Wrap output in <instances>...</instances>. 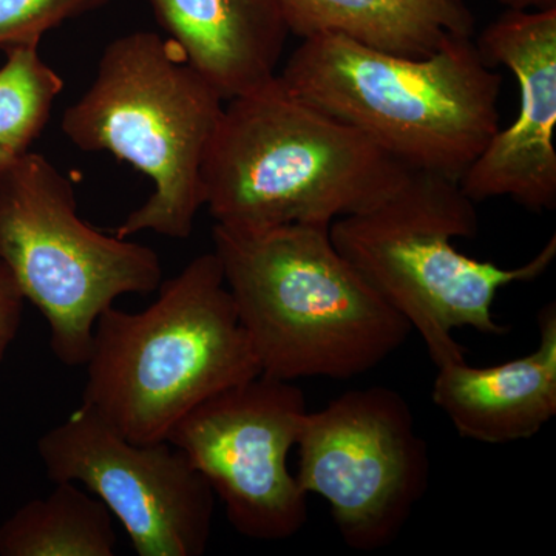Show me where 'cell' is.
<instances>
[{
    "mask_svg": "<svg viewBox=\"0 0 556 556\" xmlns=\"http://www.w3.org/2000/svg\"><path fill=\"white\" fill-rule=\"evenodd\" d=\"M212 240L263 375L353 379L378 368L413 331L340 254L328 225H215Z\"/></svg>",
    "mask_w": 556,
    "mask_h": 556,
    "instance_id": "obj_1",
    "label": "cell"
},
{
    "mask_svg": "<svg viewBox=\"0 0 556 556\" xmlns=\"http://www.w3.org/2000/svg\"><path fill=\"white\" fill-rule=\"evenodd\" d=\"M409 169L276 76L225 102L203 164L215 225H328L390 195Z\"/></svg>",
    "mask_w": 556,
    "mask_h": 556,
    "instance_id": "obj_2",
    "label": "cell"
},
{
    "mask_svg": "<svg viewBox=\"0 0 556 556\" xmlns=\"http://www.w3.org/2000/svg\"><path fill=\"white\" fill-rule=\"evenodd\" d=\"M278 76L409 170L459 181L500 129L503 78L473 38L408 58L321 33L302 39Z\"/></svg>",
    "mask_w": 556,
    "mask_h": 556,
    "instance_id": "obj_3",
    "label": "cell"
},
{
    "mask_svg": "<svg viewBox=\"0 0 556 556\" xmlns=\"http://www.w3.org/2000/svg\"><path fill=\"white\" fill-rule=\"evenodd\" d=\"M139 311L105 309L94 325L83 405L129 441H166L208 397L262 375L215 252L161 281Z\"/></svg>",
    "mask_w": 556,
    "mask_h": 556,
    "instance_id": "obj_4",
    "label": "cell"
},
{
    "mask_svg": "<svg viewBox=\"0 0 556 556\" xmlns=\"http://www.w3.org/2000/svg\"><path fill=\"white\" fill-rule=\"evenodd\" d=\"M478 226L477 203L457 179L409 170L380 203L331 223L329 236L369 287L419 332L439 368L466 361L456 329L510 332L493 313L497 292L538 280L556 257V236L518 268L467 257L455 240L477 236Z\"/></svg>",
    "mask_w": 556,
    "mask_h": 556,
    "instance_id": "obj_5",
    "label": "cell"
},
{
    "mask_svg": "<svg viewBox=\"0 0 556 556\" xmlns=\"http://www.w3.org/2000/svg\"><path fill=\"white\" fill-rule=\"evenodd\" d=\"M225 100L159 33L121 36L102 51L86 93L61 130L84 152H109L142 172L153 190L116 229L119 239L192 233L203 200V164Z\"/></svg>",
    "mask_w": 556,
    "mask_h": 556,
    "instance_id": "obj_6",
    "label": "cell"
},
{
    "mask_svg": "<svg viewBox=\"0 0 556 556\" xmlns=\"http://www.w3.org/2000/svg\"><path fill=\"white\" fill-rule=\"evenodd\" d=\"M0 260L46 317L51 351L67 367H84L94 325L116 299L163 281L153 249L87 225L72 182L30 150L0 172Z\"/></svg>",
    "mask_w": 556,
    "mask_h": 556,
    "instance_id": "obj_7",
    "label": "cell"
},
{
    "mask_svg": "<svg viewBox=\"0 0 556 556\" xmlns=\"http://www.w3.org/2000/svg\"><path fill=\"white\" fill-rule=\"evenodd\" d=\"M295 448L299 485L327 501L353 551L391 546L428 492V444L393 388H357L308 412Z\"/></svg>",
    "mask_w": 556,
    "mask_h": 556,
    "instance_id": "obj_8",
    "label": "cell"
},
{
    "mask_svg": "<svg viewBox=\"0 0 556 556\" xmlns=\"http://www.w3.org/2000/svg\"><path fill=\"white\" fill-rule=\"evenodd\" d=\"M308 412L298 386L262 372L193 408L166 441L206 478L236 532L285 541L308 521V495L288 467Z\"/></svg>",
    "mask_w": 556,
    "mask_h": 556,
    "instance_id": "obj_9",
    "label": "cell"
},
{
    "mask_svg": "<svg viewBox=\"0 0 556 556\" xmlns=\"http://www.w3.org/2000/svg\"><path fill=\"white\" fill-rule=\"evenodd\" d=\"M47 477L98 497L139 556H201L211 541L215 493L169 441H129L80 404L38 442Z\"/></svg>",
    "mask_w": 556,
    "mask_h": 556,
    "instance_id": "obj_10",
    "label": "cell"
},
{
    "mask_svg": "<svg viewBox=\"0 0 556 556\" xmlns=\"http://www.w3.org/2000/svg\"><path fill=\"white\" fill-rule=\"evenodd\" d=\"M490 65L518 80L517 119L497 129L459 178L475 201L506 197L541 214L556 207V9L507 10L477 40Z\"/></svg>",
    "mask_w": 556,
    "mask_h": 556,
    "instance_id": "obj_11",
    "label": "cell"
},
{
    "mask_svg": "<svg viewBox=\"0 0 556 556\" xmlns=\"http://www.w3.org/2000/svg\"><path fill=\"white\" fill-rule=\"evenodd\" d=\"M540 345L493 367L467 361L438 368L434 405L460 438L507 444L540 433L556 415V303L536 316Z\"/></svg>",
    "mask_w": 556,
    "mask_h": 556,
    "instance_id": "obj_12",
    "label": "cell"
},
{
    "mask_svg": "<svg viewBox=\"0 0 556 556\" xmlns=\"http://www.w3.org/2000/svg\"><path fill=\"white\" fill-rule=\"evenodd\" d=\"M189 64L225 101L278 75L291 35L283 0H149Z\"/></svg>",
    "mask_w": 556,
    "mask_h": 556,
    "instance_id": "obj_13",
    "label": "cell"
},
{
    "mask_svg": "<svg viewBox=\"0 0 556 556\" xmlns=\"http://www.w3.org/2000/svg\"><path fill=\"white\" fill-rule=\"evenodd\" d=\"M291 35L334 33L397 56L426 58L473 38L466 0H283Z\"/></svg>",
    "mask_w": 556,
    "mask_h": 556,
    "instance_id": "obj_14",
    "label": "cell"
},
{
    "mask_svg": "<svg viewBox=\"0 0 556 556\" xmlns=\"http://www.w3.org/2000/svg\"><path fill=\"white\" fill-rule=\"evenodd\" d=\"M17 508L0 526L2 556H113L116 533L109 508L75 482Z\"/></svg>",
    "mask_w": 556,
    "mask_h": 556,
    "instance_id": "obj_15",
    "label": "cell"
},
{
    "mask_svg": "<svg viewBox=\"0 0 556 556\" xmlns=\"http://www.w3.org/2000/svg\"><path fill=\"white\" fill-rule=\"evenodd\" d=\"M5 51L0 65V148L13 155L30 150L46 127L64 80L40 58L39 43Z\"/></svg>",
    "mask_w": 556,
    "mask_h": 556,
    "instance_id": "obj_16",
    "label": "cell"
},
{
    "mask_svg": "<svg viewBox=\"0 0 556 556\" xmlns=\"http://www.w3.org/2000/svg\"><path fill=\"white\" fill-rule=\"evenodd\" d=\"M109 0H0V50L40 43L46 33Z\"/></svg>",
    "mask_w": 556,
    "mask_h": 556,
    "instance_id": "obj_17",
    "label": "cell"
},
{
    "mask_svg": "<svg viewBox=\"0 0 556 556\" xmlns=\"http://www.w3.org/2000/svg\"><path fill=\"white\" fill-rule=\"evenodd\" d=\"M24 303L16 280L0 260V361L20 331Z\"/></svg>",
    "mask_w": 556,
    "mask_h": 556,
    "instance_id": "obj_18",
    "label": "cell"
},
{
    "mask_svg": "<svg viewBox=\"0 0 556 556\" xmlns=\"http://www.w3.org/2000/svg\"><path fill=\"white\" fill-rule=\"evenodd\" d=\"M507 10L541 11L556 9V0H500Z\"/></svg>",
    "mask_w": 556,
    "mask_h": 556,
    "instance_id": "obj_19",
    "label": "cell"
},
{
    "mask_svg": "<svg viewBox=\"0 0 556 556\" xmlns=\"http://www.w3.org/2000/svg\"><path fill=\"white\" fill-rule=\"evenodd\" d=\"M16 156L20 155H13V153L7 152V150L0 148V172L7 169Z\"/></svg>",
    "mask_w": 556,
    "mask_h": 556,
    "instance_id": "obj_20",
    "label": "cell"
}]
</instances>
